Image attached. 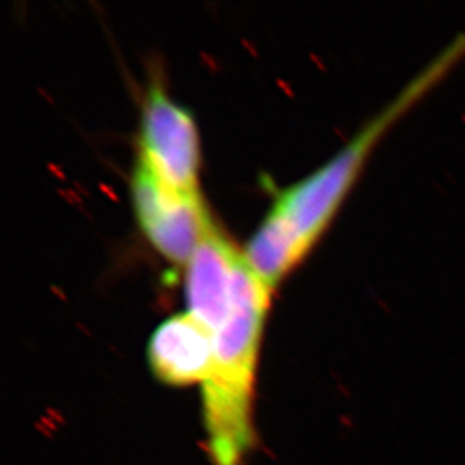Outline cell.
Instances as JSON below:
<instances>
[{"label": "cell", "mask_w": 465, "mask_h": 465, "mask_svg": "<svg viewBox=\"0 0 465 465\" xmlns=\"http://www.w3.org/2000/svg\"><path fill=\"white\" fill-rule=\"evenodd\" d=\"M132 196L151 244L171 262L187 265L211 220L199 192L184 193L167 185L139 157L133 171Z\"/></svg>", "instance_id": "obj_1"}, {"label": "cell", "mask_w": 465, "mask_h": 465, "mask_svg": "<svg viewBox=\"0 0 465 465\" xmlns=\"http://www.w3.org/2000/svg\"><path fill=\"white\" fill-rule=\"evenodd\" d=\"M158 178L184 193L198 192L199 139L189 110L173 102L158 82L142 105L141 155Z\"/></svg>", "instance_id": "obj_2"}, {"label": "cell", "mask_w": 465, "mask_h": 465, "mask_svg": "<svg viewBox=\"0 0 465 465\" xmlns=\"http://www.w3.org/2000/svg\"><path fill=\"white\" fill-rule=\"evenodd\" d=\"M237 247L210 220L187 263L185 300L189 313L213 333L226 318L232 297Z\"/></svg>", "instance_id": "obj_3"}, {"label": "cell", "mask_w": 465, "mask_h": 465, "mask_svg": "<svg viewBox=\"0 0 465 465\" xmlns=\"http://www.w3.org/2000/svg\"><path fill=\"white\" fill-rule=\"evenodd\" d=\"M244 256L263 285L272 291L306 255L290 229L270 211L247 242Z\"/></svg>", "instance_id": "obj_5"}, {"label": "cell", "mask_w": 465, "mask_h": 465, "mask_svg": "<svg viewBox=\"0 0 465 465\" xmlns=\"http://www.w3.org/2000/svg\"><path fill=\"white\" fill-rule=\"evenodd\" d=\"M148 361L164 384H203L214 368L213 338L189 312L176 313L154 330L148 343Z\"/></svg>", "instance_id": "obj_4"}]
</instances>
